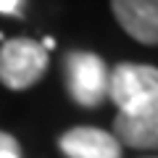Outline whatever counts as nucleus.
Returning a JSON list of instances; mask_svg holds the SVG:
<instances>
[{"label":"nucleus","instance_id":"nucleus-9","mask_svg":"<svg viewBox=\"0 0 158 158\" xmlns=\"http://www.w3.org/2000/svg\"><path fill=\"white\" fill-rule=\"evenodd\" d=\"M0 158H21V150H3Z\"/></svg>","mask_w":158,"mask_h":158},{"label":"nucleus","instance_id":"nucleus-8","mask_svg":"<svg viewBox=\"0 0 158 158\" xmlns=\"http://www.w3.org/2000/svg\"><path fill=\"white\" fill-rule=\"evenodd\" d=\"M21 0H0V13H16Z\"/></svg>","mask_w":158,"mask_h":158},{"label":"nucleus","instance_id":"nucleus-1","mask_svg":"<svg viewBox=\"0 0 158 158\" xmlns=\"http://www.w3.org/2000/svg\"><path fill=\"white\" fill-rule=\"evenodd\" d=\"M48 50L29 37H16L0 48V82L11 90H27L42 79Z\"/></svg>","mask_w":158,"mask_h":158},{"label":"nucleus","instance_id":"nucleus-4","mask_svg":"<svg viewBox=\"0 0 158 158\" xmlns=\"http://www.w3.org/2000/svg\"><path fill=\"white\" fill-rule=\"evenodd\" d=\"M113 137L118 145H129L137 150L158 148V95L135 111L118 113L113 121Z\"/></svg>","mask_w":158,"mask_h":158},{"label":"nucleus","instance_id":"nucleus-6","mask_svg":"<svg viewBox=\"0 0 158 158\" xmlns=\"http://www.w3.org/2000/svg\"><path fill=\"white\" fill-rule=\"evenodd\" d=\"M58 148L66 158H121V145L113 135L95 127L69 129L58 140Z\"/></svg>","mask_w":158,"mask_h":158},{"label":"nucleus","instance_id":"nucleus-5","mask_svg":"<svg viewBox=\"0 0 158 158\" xmlns=\"http://www.w3.org/2000/svg\"><path fill=\"white\" fill-rule=\"evenodd\" d=\"M113 16L142 45H158V0H111Z\"/></svg>","mask_w":158,"mask_h":158},{"label":"nucleus","instance_id":"nucleus-3","mask_svg":"<svg viewBox=\"0 0 158 158\" xmlns=\"http://www.w3.org/2000/svg\"><path fill=\"white\" fill-rule=\"evenodd\" d=\"M66 87L74 103L95 108L108 95V69L95 53H69L66 61Z\"/></svg>","mask_w":158,"mask_h":158},{"label":"nucleus","instance_id":"nucleus-7","mask_svg":"<svg viewBox=\"0 0 158 158\" xmlns=\"http://www.w3.org/2000/svg\"><path fill=\"white\" fill-rule=\"evenodd\" d=\"M3 150H21L16 142V137H11L8 132H0V153Z\"/></svg>","mask_w":158,"mask_h":158},{"label":"nucleus","instance_id":"nucleus-2","mask_svg":"<svg viewBox=\"0 0 158 158\" xmlns=\"http://www.w3.org/2000/svg\"><path fill=\"white\" fill-rule=\"evenodd\" d=\"M158 95V69L145 63H118L108 71V98L118 113L135 111Z\"/></svg>","mask_w":158,"mask_h":158}]
</instances>
